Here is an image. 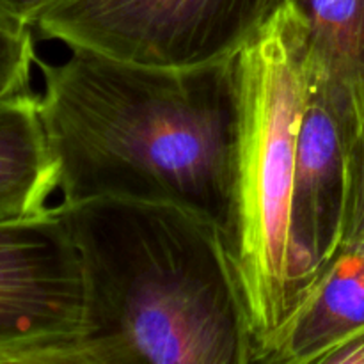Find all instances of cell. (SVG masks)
<instances>
[{"label":"cell","mask_w":364,"mask_h":364,"mask_svg":"<svg viewBox=\"0 0 364 364\" xmlns=\"http://www.w3.org/2000/svg\"><path fill=\"white\" fill-rule=\"evenodd\" d=\"M38 59L39 114L59 167L60 203L124 198L169 203L226 240L237 146V55L151 66L68 46Z\"/></svg>","instance_id":"obj_1"},{"label":"cell","mask_w":364,"mask_h":364,"mask_svg":"<svg viewBox=\"0 0 364 364\" xmlns=\"http://www.w3.org/2000/svg\"><path fill=\"white\" fill-rule=\"evenodd\" d=\"M84 276L59 364H252L256 341L217 224L169 203H59Z\"/></svg>","instance_id":"obj_2"},{"label":"cell","mask_w":364,"mask_h":364,"mask_svg":"<svg viewBox=\"0 0 364 364\" xmlns=\"http://www.w3.org/2000/svg\"><path fill=\"white\" fill-rule=\"evenodd\" d=\"M235 64L238 119L226 245L258 358L294 309L290 205L309 82L306 28L290 2L281 4Z\"/></svg>","instance_id":"obj_3"},{"label":"cell","mask_w":364,"mask_h":364,"mask_svg":"<svg viewBox=\"0 0 364 364\" xmlns=\"http://www.w3.org/2000/svg\"><path fill=\"white\" fill-rule=\"evenodd\" d=\"M281 0H57L34 25L43 38L151 66L233 57Z\"/></svg>","instance_id":"obj_4"},{"label":"cell","mask_w":364,"mask_h":364,"mask_svg":"<svg viewBox=\"0 0 364 364\" xmlns=\"http://www.w3.org/2000/svg\"><path fill=\"white\" fill-rule=\"evenodd\" d=\"M80 259L55 206L0 223V364H59L80 334Z\"/></svg>","instance_id":"obj_5"},{"label":"cell","mask_w":364,"mask_h":364,"mask_svg":"<svg viewBox=\"0 0 364 364\" xmlns=\"http://www.w3.org/2000/svg\"><path fill=\"white\" fill-rule=\"evenodd\" d=\"M347 128L318 91H308L297 141L290 205L294 308L343 242Z\"/></svg>","instance_id":"obj_6"},{"label":"cell","mask_w":364,"mask_h":364,"mask_svg":"<svg viewBox=\"0 0 364 364\" xmlns=\"http://www.w3.org/2000/svg\"><path fill=\"white\" fill-rule=\"evenodd\" d=\"M364 327V238L341 242L288 318L267 338L256 363L315 364Z\"/></svg>","instance_id":"obj_7"},{"label":"cell","mask_w":364,"mask_h":364,"mask_svg":"<svg viewBox=\"0 0 364 364\" xmlns=\"http://www.w3.org/2000/svg\"><path fill=\"white\" fill-rule=\"evenodd\" d=\"M283 2L304 23L309 89L326 98L352 137L364 114V0Z\"/></svg>","instance_id":"obj_8"},{"label":"cell","mask_w":364,"mask_h":364,"mask_svg":"<svg viewBox=\"0 0 364 364\" xmlns=\"http://www.w3.org/2000/svg\"><path fill=\"white\" fill-rule=\"evenodd\" d=\"M59 192V167L32 91L0 102V223L39 215Z\"/></svg>","instance_id":"obj_9"},{"label":"cell","mask_w":364,"mask_h":364,"mask_svg":"<svg viewBox=\"0 0 364 364\" xmlns=\"http://www.w3.org/2000/svg\"><path fill=\"white\" fill-rule=\"evenodd\" d=\"M38 63L34 31H18L0 21V102L32 91V66Z\"/></svg>","instance_id":"obj_10"},{"label":"cell","mask_w":364,"mask_h":364,"mask_svg":"<svg viewBox=\"0 0 364 364\" xmlns=\"http://www.w3.org/2000/svg\"><path fill=\"white\" fill-rule=\"evenodd\" d=\"M364 238V114L348 141L343 242Z\"/></svg>","instance_id":"obj_11"},{"label":"cell","mask_w":364,"mask_h":364,"mask_svg":"<svg viewBox=\"0 0 364 364\" xmlns=\"http://www.w3.org/2000/svg\"><path fill=\"white\" fill-rule=\"evenodd\" d=\"M57 0H0V21L18 31H34L38 18Z\"/></svg>","instance_id":"obj_12"},{"label":"cell","mask_w":364,"mask_h":364,"mask_svg":"<svg viewBox=\"0 0 364 364\" xmlns=\"http://www.w3.org/2000/svg\"><path fill=\"white\" fill-rule=\"evenodd\" d=\"M315 364H364V327L333 345Z\"/></svg>","instance_id":"obj_13"}]
</instances>
